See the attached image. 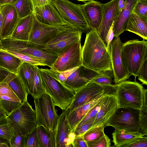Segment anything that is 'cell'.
Instances as JSON below:
<instances>
[{"instance_id":"41","label":"cell","mask_w":147,"mask_h":147,"mask_svg":"<svg viewBox=\"0 0 147 147\" xmlns=\"http://www.w3.org/2000/svg\"><path fill=\"white\" fill-rule=\"evenodd\" d=\"M109 71L102 72L94 78L90 82L96 83L101 86L112 84V76L108 74Z\"/></svg>"},{"instance_id":"58","label":"cell","mask_w":147,"mask_h":147,"mask_svg":"<svg viewBox=\"0 0 147 147\" xmlns=\"http://www.w3.org/2000/svg\"><path fill=\"white\" fill-rule=\"evenodd\" d=\"M77 1H82L83 2H84V3H85L86 2L90 1H91V0H76Z\"/></svg>"},{"instance_id":"30","label":"cell","mask_w":147,"mask_h":147,"mask_svg":"<svg viewBox=\"0 0 147 147\" xmlns=\"http://www.w3.org/2000/svg\"><path fill=\"white\" fill-rule=\"evenodd\" d=\"M37 66H33V78L32 89L30 94L34 98L46 92Z\"/></svg>"},{"instance_id":"32","label":"cell","mask_w":147,"mask_h":147,"mask_svg":"<svg viewBox=\"0 0 147 147\" xmlns=\"http://www.w3.org/2000/svg\"><path fill=\"white\" fill-rule=\"evenodd\" d=\"M13 5L20 19L33 13V9L30 0H17Z\"/></svg>"},{"instance_id":"29","label":"cell","mask_w":147,"mask_h":147,"mask_svg":"<svg viewBox=\"0 0 147 147\" xmlns=\"http://www.w3.org/2000/svg\"><path fill=\"white\" fill-rule=\"evenodd\" d=\"M112 136L114 143V146H112L120 147L122 145L136 138L144 135L138 132H129L115 129Z\"/></svg>"},{"instance_id":"11","label":"cell","mask_w":147,"mask_h":147,"mask_svg":"<svg viewBox=\"0 0 147 147\" xmlns=\"http://www.w3.org/2000/svg\"><path fill=\"white\" fill-rule=\"evenodd\" d=\"M64 26H50L39 22L34 16L28 41L42 48L63 29Z\"/></svg>"},{"instance_id":"55","label":"cell","mask_w":147,"mask_h":147,"mask_svg":"<svg viewBox=\"0 0 147 147\" xmlns=\"http://www.w3.org/2000/svg\"><path fill=\"white\" fill-rule=\"evenodd\" d=\"M125 5V1L124 0H118L117 10L119 14L124 8Z\"/></svg>"},{"instance_id":"25","label":"cell","mask_w":147,"mask_h":147,"mask_svg":"<svg viewBox=\"0 0 147 147\" xmlns=\"http://www.w3.org/2000/svg\"><path fill=\"white\" fill-rule=\"evenodd\" d=\"M126 30L134 33L143 39L147 40V21L141 18L133 11L129 16Z\"/></svg>"},{"instance_id":"20","label":"cell","mask_w":147,"mask_h":147,"mask_svg":"<svg viewBox=\"0 0 147 147\" xmlns=\"http://www.w3.org/2000/svg\"><path fill=\"white\" fill-rule=\"evenodd\" d=\"M4 17L0 36L1 39L10 38L19 24L21 19L13 5L7 4L1 7Z\"/></svg>"},{"instance_id":"56","label":"cell","mask_w":147,"mask_h":147,"mask_svg":"<svg viewBox=\"0 0 147 147\" xmlns=\"http://www.w3.org/2000/svg\"><path fill=\"white\" fill-rule=\"evenodd\" d=\"M4 17V13L2 11L1 9L0 11V36L1 32Z\"/></svg>"},{"instance_id":"34","label":"cell","mask_w":147,"mask_h":147,"mask_svg":"<svg viewBox=\"0 0 147 147\" xmlns=\"http://www.w3.org/2000/svg\"><path fill=\"white\" fill-rule=\"evenodd\" d=\"M22 104L20 102L9 96L0 95V106L7 115Z\"/></svg>"},{"instance_id":"40","label":"cell","mask_w":147,"mask_h":147,"mask_svg":"<svg viewBox=\"0 0 147 147\" xmlns=\"http://www.w3.org/2000/svg\"><path fill=\"white\" fill-rule=\"evenodd\" d=\"M139 132L147 135V107L143 106L140 109Z\"/></svg>"},{"instance_id":"33","label":"cell","mask_w":147,"mask_h":147,"mask_svg":"<svg viewBox=\"0 0 147 147\" xmlns=\"http://www.w3.org/2000/svg\"><path fill=\"white\" fill-rule=\"evenodd\" d=\"M105 127V125L103 123L92 127L84 135L85 140L86 142H89L98 140L105 134L104 132Z\"/></svg>"},{"instance_id":"21","label":"cell","mask_w":147,"mask_h":147,"mask_svg":"<svg viewBox=\"0 0 147 147\" xmlns=\"http://www.w3.org/2000/svg\"><path fill=\"white\" fill-rule=\"evenodd\" d=\"M7 83L13 90L21 102L27 101L28 94L26 92L20 78L16 74L0 67V83Z\"/></svg>"},{"instance_id":"1","label":"cell","mask_w":147,"mask_h":147,"mask_svg":"<svg viewBox=\"0 0 147 147\" xmlns=\"http://www.w3.org/2000/svg\"><path fill=\"white\" fill-rule=\"evenodd\" d=\"M81 57L82 65L88 68L101 72L112 71L109 49L95 30L87 33Z\"/></svg>"},{"instance_id":"37","label":"cell","mask_w":147,"mask_h":147,"mask_svg":"<svg viewBox=\"0 0 147 147\" xmlns=\"http://www.w3.org/2000/svg\"><path fill=\"white\" fill-rule=\"evenodd\" d=\"M7 116L0 119V136L9 141L13 136V131Z\"/></svg>"},{"instance_id":"22","label":"cell","mask_w":147,"mask_h":147,"mask_svg":"<svg viewBox=\"0 0 147 147\" xmlns=\"http://www.w3.org/2000/svg\"><path fill=\"white\" fill-rule=\"evenodd\" d=\"M105 94L104 101L96 116L92 127L103 123L106 127L108 119L118 107L115 95Z\"/></svg>"},{"instance_id":"46","label":"cell","mask_w":147,"mask_h":147,"mask_svg":"<svg viewBox=\"0 0 147 147\" xmlns=\"http://www.w3.org/2000/svg\"><path fill=\"white\" fill-rule=\"evenodd\" d=\"M0 95L9 96L21 102L13 90L5 82L0 83Z\"/></svg>"},{"instance_id":"26","label":"cell","mask_w":147,"mask_h":147,"mask_svg":"<svg viewBox=\"0 0 147 147\" xmlns=\"http://www.w3.org/2000/svg\"><path fill=\"white\" fill-rule=\"evenodd\" d=\"M34 17L33 13L21 19L10 38L19 40H28Z\"/></svg>"},{"instance_id":"44","label":"cell","mask_w":147,"mask_h":147,"mask_svg":"<svg viewBox=\"0 0 147 147\" xmlns=\"http://www.w3.org/2000/svg\"><path fill=\"white\" fill-rule=\"evenodd\" d=\"M87 143L88 147H110L111 144L110 140L105 134L98 140Z\"/></svg>"},{"instance_id":"5","label":"cell","mask_w":147,"mask_h":147,"mask_svg":"<svg viewBox=\"0 0 147 147\" xmlns=\"http://www.w3.org/2000/svg\"><path fill=\"white\" fill-rule=\"evenodd\" d=\"M51 2L66 25L75 28L82 33L90 30L82 10L81 5L68 0H51Z\"/></svg>"},{"instance_id":"13","label":"cell","mask_w":147,"mask_h":147,"mask_svg":"<svg viewBox=\"0 0 147 147\" xmlns=\"http://www.w3.org/2000/svg\"><path fill=\"white\" fill-rule=\"evenodd\" d=\"M104 93L101 86L93 82L88 83L75 91L73 100L64 110L67 115L77 108L102 95Z\"/></svg>"},{"instance_id":"59","label":"cell","mask_w":147,"mask_h":147,"mask_svg":"<svg viewBox=\"0 0 147 147\" xmlns=\"http://www.w3.org/2000/svg\"><path fill=\"white\" fill-rule=\"evenodd\" d=\"M1 38L0 37V49H2V46H1Z\"/></svg>"},{"instance_id":"38","label":"cell","mask_w":147,"mask_h":147,"mask_svg":"<svg viewBox=\"0 0 147 147\" xmlns=\"http://www.w3.org/2000/svg\"><path fill=\"white\" fill-rule=\"evenodd\" d=\"M105 97V94H103L99 101L88 111L77 126H80L92 119L95 118L98 112L104 101Z\"/></svg>"},{"instance_id":"23","label":"cell","mask_w":147,"mask_h":147,"mask_svg":"<svg viewBox=\"0 0 147 147\" xmlns=\"http://www.w3.org/2000/svg\"><path fill=\"white\" fill-rule=\"evenodd\" d=\"M137 0H125V5L114 21V37L119 36L125 29L131 13L132 12Z\"/></svg>"},{"instance_id":"50","label":"cell","mask_w":147,"mask_h":147,"mask_svg":"<svg viewBox=\"0 0 147 147\" xmlns=\"http://www.w3.org/2000/svg\"><path fill=\"white\" fill-rule=\"evenodd\" d=\"M102 86L104 90V94L115 95L117 89V84H112Z\"/></svg>"},{"instance_id":"14","label":"cell","mask_w":147,"mask_h":147,"mask_svg":"<svg viewBox=\"0 0 147 147\" xmlns=\"http://www.w3.org/2000/svg\"><path fill=\"white\" fill-rule=\"evenodd\" d=\"M54 137L55 147H72L76 136L72 131L64 110L59 116Z\"/></svg>"},{"instance_id":"28","label":"cell","mask_w":147,"mask_h":147,"mask_svg":"<svg viewBox=\"0 0 147 147\" xmlns=\"http://www.w3.org/2000/svg\"><path fill=\"white\" fill-rule=\"evenodd\" d=\"M23 62L15 56L0 49V67L17 74L18 68Z\"/></svg>"},{"instance_id":"9","label":"cell","mask_w":147,"mask_h":147,"mask_svg":"<svg viewBox=\"0 0 147 147\" xmlns=\"http://www.w3.org/2000/svg\"><path fill=\"white\" fill-rule=\"evenodd\" d=\"M82 33L67 25L42 48L58 55L73 44L81 41Z\"/></svg>"},{"instance_id":"49","label":"cell","mask_w":147,"mask_h":147,"mask_svg":"<svg viewBox=\"0 0 147 147\" xmlns=\"http://www.w3.org/2000/svg\"><path fill=\"white\" fill-rule=\"evenodd\" d=\"M73 147H88L83 136H76L72 143Z\"/></svg>"},{"instance_id":"2","label":"cell","mask_w":147,"mask_h":147,"mask_svg":"<svg viewBox=\"0 0 147 147\" xmlns=\"http://www.w3.org/2000/svg\"><path fill=\"white\" fill-rule=\"evenodd\" d=\"M38 70L46 93L52 98L55 106L63 111L66 110L73 100L75 91L61 82L51 69L39 68Z\"/></svg>"},{"instance_id":"52","label":"cell","mask_w":147,"mask_h":147,"mask_svg":"<svg viewBox=\"0 0 147 147\" xmlns=\"http://www.w3.org/2000/svg\"><path fill=\"white\" fill-rule=\"evenodd\" d=\"M33 7L44 5L51 2V0H30Z\"/></svg>"},{"instance_id":"39","label":"cell","mask_w":147,"mask_h":147,"mask_svg":"<svg viewBox=\"0 0 147 147\" xmlns=\"http://www.w3.org/2000/svg\"><path fill=\"white\" fill-rule=\"evenodd\" d=\"M133 12L142 19L147 21V0H137Z\"/></svg>"},{"instance_id":"7","label":"cell","mask_w":147,"mask_h":147,"mask_svg":"<svg viewBox=\"0 0 147 147\" xmlns=\"http://www.w3.org/2000/svg\"><path fill=\"white\" fill-rule=\"evenodd\" d=\"M140 109L117 107L108 119L106 125L129 132H139Z\"/></svg>"},{"instance_id":"4","label":"cell","mask_w":147,"mask_h":147,"mask_svg":"<svg viewBox=\"0 0 147 147\" xmlns=\"http://www.w3.org/2000/svg\"><path fill=\"white\" fill-rule=\"evenodd\" d=\"M34 98L37 126L43 127L54 136L59 116L53 99L46 92Z\"/></svg>"},{"instance_id":"57","label":"cell","mask_w":147,"mask_h":147,"mask_svg":"<svg viewBox=\"0 0 147 147\" xmlns=\"http://www.w3.org/2000/svg\"><path fill=\"white\" fill-rule=\"evenodd\" d=\"M7 116V114L0 106V119Z\"/></svg>"},{"instance_id":"36","label":"cell","mask_w":147,"mask_h":147,"mask_svg":"<svg viewBox=\"0 0 147 147\" xmlns=\"http://www.w3.org/2000/svg\"><path fill=\"white\" fill-rule=\"evenodd\" d=\"M11 124L13 129V134L9 141L10 147H25L26 136L22 134L18 127Z\"/></svg>"},{"instance_id":"51","label":"cell","mask_w":147,"mask_h":147,"mask_svg":"<svg viewBox=\"0 0 147 147\" xmlns=\"http://www.w3.org/2000/svg\"><path fill=\"white\" fill-rule=\"evenodd\" d=\"M114 22L109 29L107 34L106 38V45L107 48L109 49L111 43L114 37L113 27Z\"/></svg>"},{"instance_id":"16","label":"cell","mask_w":147,"mask_h":147,"mask_svg":"<svg viewBox=\"0 0 147 147\" xmlns=\"http://www.w3.org/2000/svg\"><path fill=\"white\" fill-rule=\"evenodd\" d=\"M17 52L31 55L43 60L51 68L58 55L37 47L28 40H19L16 46Z\"/></svg>"},{"instance_id":"17","label":"cell","mask_w":147,"mask_h":147,"mask_svg":"<svg viewBox=\"0 0 147 147\" xmlns=\"http://www.w3.org/2000/svg\"><path fill=\"white\" fill-rule=\"evenodd\" d=\"M118 0H111L103 4L102 19L97 32L106 45V38L108 32L119 15L117 7Z\"/></svg>"},{"instance_id":"54","label":"cell","mask_w":147,"mask_h":147,"mask_svg":"<svg viewBox=\"0 0 147 147\" xmlns=\"http://www.w3.org/2000/svg\"><path fill=\"white\" fill-rule=\"evenodd\" d=\"M17 0H0V6H1L7 5H13Z\"/></svg>"},{"instance_id":"31","label":"cell","mask_w":147,"mask_h":147,"mask_svg":"<svg viewBox=\"0 0 147 147\" xmlns=\"http://www.w3.org/2000/svg\"><path fill=\"white\" fill-rule=\"evenodd\" d=\"M36 130L41 147H55L54 137L47 129L37 126Z\"/></svg>"},{"instance_id":"3","label":"cell","mask_w":147,"mask_h":147,"mask_svg":"<svg viewBox=\"0 0 147 147\" xmlns=\"http://www.w3.org/2000/svg\"><path fill=\"white\" fill-rule=\"evenodd\" d=\"M147 41L143 39L128 40L122 43L121 52L124 65L128 72L135 77L138 76L146 57Z\"/></svg>"},{"instance_id":"6","label":"cell","mask_w":147,"mask_h":147,"mask_svg":"<svg viewBox=\"0 0 147 147\" xmlns=\"http://www.w3.org/2000/svg\"><path fill=\"white\" fill-rule=\"evenodd\" d=\"M144 89L136 81L125 80L117 84L115 96L118 107L141 109L143 105Z\"/></svg>"},{"instance_id":"10","label":"cell","mask_w":147,"mask_h":147,"mask_svg":"<svg viewBox=\"0 0 147 147\" xmlns=\"http://www.w3.org/2000/svg\"><path fill=\"white\" fill-rule=\"evenodd\" d=\"M81 41L73 44L58 55L50 69L61 72L81 65Z\"/></svg>"},{"instance_id":"19","label":"cell","mask_w":147,"mask_h":147,"mask_svg":"<svg viewBox=\"0 0 147 147\" xmlns=\"http://www.w3.org/2000/svg\"><path fill=\"white\" fill-rule=\"evenodd\" d=\"M81 7L90 29L97 31L102 19L103 4L98 1L91 0L82 5Z\"/></svg>"},{"instance_id":"12","label":"cell","mask_w":147,"mask_h":147,"mask_svg":"<svg viewBox=\"0 0 147 147\" xmlns=\"http://www.w3.org/2000/svg\"><path fill=\"white\" fill-rule=\"evenodd\" d=\"M122 44L119 36H117L113 40L109 48L112 71L115 84L126 80L131 76L125 68L122 60L121 52Z\"/></svg>"},{"instance_id":"48","label":"cell","mask_w":147,"mask_h":147,"mask_svg":"<svg viewBox=\"0 0 147 147\" xmlns=\"http://www.w3.org/2000/svg\"><path fill=\"white\" fill-rule=\"evenodd\" d=\"M78 67L70 69L61 72L55 71L56 73L58 80L61 82L63 83L69 76L75 71Z\"/></svg>"},{"instance_id":"18","label":"cell","mask_w":147,"mask_h":147,"mask_svg":"<svg viewBox=\"0 0 147 147\" xmlns=\"http://www.w3.org/2000/svg\"><path fill=\"white\" fill-rule=\"evenodd\" d=\"M34 17L40 22L50 26L66 25L51 2L33 8Z\"/></svg>"},{"instance_id":"53","label":"cell","mask_w":147,"mask_h":147,"mask_svg":"<svg viewBox=\"0 0 147 147\" xmlns=\"http://www.w3.org/2000/svg\"><path fill=\"white\" fill-rule=\"evenodd\" d=\"M0 147H10L9 141L0 136Z\"/></svg>"},{"instance_id":"8","label":"cell","mask_w":147,"mask_h":147,"mask_svg":"<svg viewBox=\"0 0 147 147\" xmlns=\"http://www.w3.org/2000/svg\"><path fill=\"white\" fill-rule=\"evenodd\" d=\"M7 117L10 123L18 127L22 134L27 136L37 126L35 110L26 101Z\"/></svg>"},{"instance_id":"45","label":"cell","mask_w":147,"mask_h":147,"mask_svg":"<svg viewBox=\"0 0 147 147\" xmlns=\"http://www.w3.org/2000/svg\"><path fill=\"white\" fill-rule=\"evenodd\" d=\"M95 119V118H94L77 126L74 131L76 136H83L92 127Z\"/></svg>"},{"instance_id":"35","label":"cell","mask_w":147,"mask_h":147,"mask_svg":"<svg viewBox=\"0 0 147 147\" xmlns=\"http://www.w3.org/2000/svg\"><path fill=\"white\" fill-rule=\"evenodd\" d=\"M19 58L23 62H27L34 65L47 66L46 62L43 59L33 56L8 50H3Z\"/></svg>"},{"instance_id":"27","label":"cell","mask_w":147,"mask_h":147,"mask_svg":"<svg viewBox=\"0 0 147 147\" xmlns=\"http://www.w3.org/2000/svg\"><path fill=\"white\" fill-rule=\"evenodd\" d=\"M33 66L23 62L18 68L17 74L20 78L25 90L28 94L31 91L33 84Z\"/></svg>"},{"instance_id":"43","label":"cell","mask_w":147,"mask_h":147,"mask_svg":"<svg viewBox=\"0 0 147 147\" xmlns=\"http://www.w3.org/2000/svg\"><path fill=\"white\" fill-rule=\"evenodd\" d=\"M147 138L142 136L136 138L121 146L120 147H147Z\"/></svg>"},{"instance_id":"60","label":"cell","mask_w":147,"mask_h":147,"mask_svg":"<svg viewBox=\"0 0 147 147\" xmlns=\"http://www.w3.org/2000/svg\"><path fill=\"white\" fill-rule=\"evenodd\" d=\"M1 7L0 6V11L1 10Z\"/></svg>"},{"instance_id":"42","label":"cell","mask_w":147,"mask_h":147,"mask_svg":"<svg viewBox=\"0 0 147 147\" xmlns=\"http://www.w3.org/2000/svg\"><path fill=\"white\" fill-rule=\"evenodd\" d=\"M26 136L25 147H41L36 128Z\"/></svg>"},{"instance_id":"15","label":"cell","mask_w":147,"mask_h":147,"mask_svg":"<svg viewBox=\"0 0 147 147\" xmlns=\"http://www.w3.org/2000/svg\"><path fill=\"white\" fill-rule=\"evenodd\" d=\"M101 73L82 65L78 67L69 76L63 84L76 91L90 82Z\"/></svg>"},{"instance_id":"47","label":"cell","mask_w":147,"mask_h":147,"mask_svg":"<svg viewBox=\"0 0 147 147\" xmlns=\"http://www.w3.org/2000/svg\"><path fill=\"white\" fill-rule=\"evenodd\" d=\"M138 79L143 84L147 85V56L144 61L138 76Z\"/></svg>"},{"instance_id":"24","label":"cell","mask_w":147,"mask_h":147,"mask_svg":"<svg viewBox=\"0 0 147 147\" xmlns=\"http://www.w3.org/2000/svg\"><path fill=\"white\" fill-rule=\"evenodd\" d=\"M103 95L77 108L67 115L73 132L88 111L99 101Z\"/></svg>"}]
</instances>
